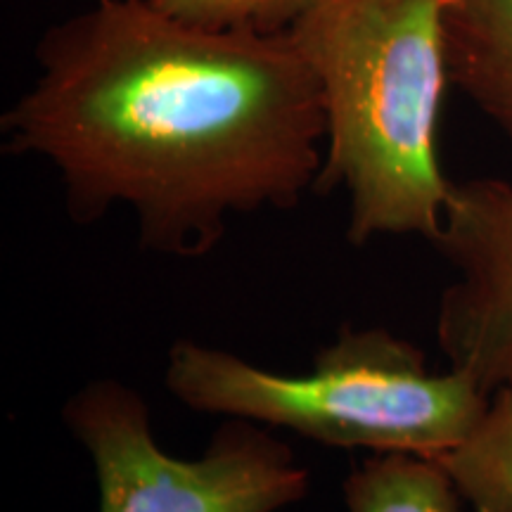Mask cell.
I'll use <instances>...</instances> for the list:
<instances>
[{
  "mask_svg": "<svg viewBox=\"0 0 512 512\" xmlns=\"http://www.w3.org/2000/svg\"><path fill=\"white\" fill-rule=\"evenodd\" d=\"M34 57V83L0 119L3 152L53 166L79 226L124 207L145 252L200 259L238 216L297 209L316 190L323 98L290 31L93 0L43 31Z\"/></svg>",
  "mask_w": 512,
  "mask_h": 512,
  "instance_id": "6da1fadb",
  "label": "cell"
},
{
  "mask_svg": "<svg viewBox=\"0 0 512 512\" xmlns=\"http://www.w3.org/2000/svg\"><path fill=\"white\" fill-rule=\"evenodd\" d=\"M316 74L325 150L316 195H347V240H434L453 183L439 164L451 83L444 0H318L294 24Z\"/></svg>",
  "mask_w": 512,
  "mask_h": 512,
  "instance_id": "7a4b0ae2",
  "label": "cell"
},
{
  "mask_svg": "<svg viewBox=\"0 0 512 512\" xmlns=\"http://www.w3.org/2000/svg\"><path fill=\"white\" fill-rule=\"evenodd\" d=\"M164 387L195 413L249 420L347 451L441 458L475 430L491 394L463 370L434 373L425 351L384 328H342L299 375L178 339Z\"/></svg>",
  "mask_w": 512,
  "mask_h": 512,
  "instance_id": "3957f363",
  "label": "cell"
},
{
  "mask_svg": "<svg viewBox=\"0 0 512 512\" xmlns=\"http://www.w3.org/2000/svg\"><path fill=\"white\" fill-rule=\"evenodd\" d=\"M62 425L91 458L98 512H280L302 503L309 470L271 427L226 418L197 458L157 444L147 401L98 377L64 401Z\"/></svg>",
  "mask_w": 512,
  "mask_h": 512,
  "instance_id": "277c9868",
  "label": "cell"
},
{
  "mask_svg": "<svg viewBox=\"0 0 512 512\" xmlns=\"http://www.w3.org/2000/svg\"><path fill=\"white\" fill-rule=\"evenodd\" d=\"M432 245L456 271L437 311L441 354L489 394L512 387V183H453Z\"/></svg>",
  "mask_w": 512,
  "mask_h": 512,
  "instance_id": "5b68a950",
  "label": "cell"
},
{
  "mask_svg": "<svg viewBox=\"0 0 512 512\" xmlns=\"http://www.w3.org/2000/svg\"><path fill=\"white\" fill-rule=\"evenodd\" d=\"M451 83L512 147V0H444Z\"/></svg>",
  "mask_w": 512,
  "mask_h": 512,
  "instance_id": "8992f818",
  "label": "cell"
},
{
  "mask_svg": "<svg viewBox=\"0 0 512 512\" xmlns=\"http://www.w3.org/2000/svg\"><path fill=\"white\" fill-rule=\"evenodd\" d=\"M347 512H460L456 484L437 458L373 453L342 484Z\"/></svg>",
  "mask_w": 512,
  "mask_h": 512,
  "instance_id": "52a82bcc",
  "label": "cell"
},
{
  "mask_svg": "<svg viewBox=\"0 0 512 512\" xmlns=\"http://www.w3.org/2000/svg\"><path fill=\"white\" fill-rule=\"evenodd\" d=\"M437 460L472 512H512V387L496 389L475 430Z\"/></svg>",
  "mask_w": 512,
  "mask_h": 512,
  "instance_id": "ba28073f",
  "label": "cell"
},
{
  "mask_svg": "<svg viewBox=\"0 0 512 512\" xmlns=\"http://www.w3.org/2000/svg\"><path fill=\"white\" fill-rule=\"evenodd\" d=\"M164 15L214 31L287 34L318 0H150Z\"/></svg>",
  "mask_w": 512,
  "mask_h": 512,
  "instance_id": "9c48e42d",
  "label": "cell"
}]
</instances>
